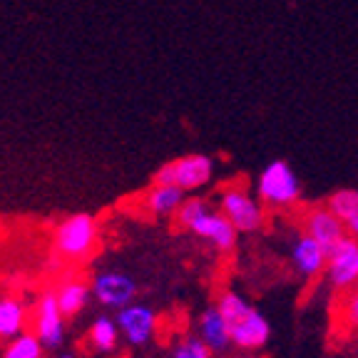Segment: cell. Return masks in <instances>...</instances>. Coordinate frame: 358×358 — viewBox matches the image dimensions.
<instances>
[{
    "mask_svg": "<svg viewBox=\"0 0 358 358\" xmlns=\"http://www.w3.org/2000/svg\"><path fill=\"white\" fill-rule=\"evenodd\" d=\"M336 329L346 331V334H356L358 331V286L343 294H336Z\"/></svg>",
    "mask_w": 358,
    "mask_h": 358,
    "instance_id": "obj_17",
    "label": "cell"
},
{
    "mask_svg": "<svg viewBox=\"0 0 358 358\" xmlns=\"http://www.w3.org/2000/svg\"><path fill=\"white\" fill-rule=\"evenodd\" d=\"M257 196L266 204V209L274 212L296 209L301 201V185L296 172L284 159L268 162L257 177Z\"/></svg>",
    "mask_w": 358,
    "mask_h": 358,
    "instance_id": "obj_2",
    "label": "cell"
},
{
    "mask_svg": "<svg viewBox=\"0 0 358 358\" xmlns=\"http://www.w3.org/2000/svg\"><path fill=\"white\" fill-rule=\"evenodd\" d=\"M97 241L95 217L80 212L62 219L55 229V252L67 259H85Z\"/></svg>",
    "mask_w": 358,
    "mask_h": 358,
    "instance_id": "obj_5",
    "label": "cell"
},
{
    "mask_svg": "<svg viewBox=\"0 0 358 358\" xmlns=\"http://www.w3.org/2000/svg\"><path fill=\"white\" fill-rule=\"evenodd\" d=\"M92 294H95V299L102 306L124 308L137 296V284L127 274L105 271V274H97L95 281H92Z\"/></svg>",
    "mask_w": 358,
    "mask_h": 358,
    "instance_id": "obj_9",
    "label": "cell"
},
{
    "mask_svg": "<svg viewBox=\"0 0 358 358\" xmlns=\"http://www.w3.org/2000/svg\"><path fill=\"white\" fill-rule=\"evenodd\" d=\"M204 209H209L207 199H201V196H187V199L182 201V207L177 209V214H174V222H177L179 229H189L192 224H194V219L199 217Z\"/></svg>",
    "mask_w": 358,
    "mask_h": 358,
    "instance_id": "obj_21",
    "label": "cell"
},
{
    "mask_svg": "<svg viewBox=\"0 0 358 358\" xmlns=\"http://www.w3.org/2000/svg\"><path fill=\"white\" fill-rule=\"evenodd\" d=\"M57 303H60V311L65 313V319L70 316H78L80 311L85 308L90 299V289L83 284V281H67L57 289Z\"/></svg>",
    "mask_w": 358,
    "mask_h": 358,
    "instance_id": "obj_18",
    "label": "cell"
},
{
    "mask_svg": "<svg viewBox=\"0 0 358 358\" xmlns=\"http://www.w3.org/2000/svg\"><path fill=\"white\" fill-rule=\"evenodd\" d=\"M60 358H75V356H60Z\"/></svg>",
    "mask_w": 358,
    "mask_h": 358,
    "instance_id": "obj_23",
    "label": "cell"
},
{
    "mask_svg": "<svg viewBox=\"0 0 358 358\" xmlns=\"http://www.w3.org/2000/svg\"><path fill=\"white\" fill-rule=\"evenodd\" d=\"M301 229L303 234L313 236V239L324 244L326 249H331L334 244L343 239L346 234V227H343L341 217L326 204H316V207H306L301 212Z\"/></svg>",
    "mask_w": 358,
    "mask_h": 358,
    "instance_id": "obj_7",
    "label": "cell"
},
{
    "mask_svg": "<svg viewBox=\"0 0 358 358\" xmlns=\"http://www.w3.org/2000/svg\"><path fill=\"white\" fill-rule=\"evenodd\" d=\"M217 306L229 324L231 346L236 351L257 353L266 346L271 338V324L249 299L241 296L239 291H224Z\"/></svg>",
    "mask_w": 358,
    "mask_h": 358,
    "instance_id": "obj_1",
    "label": "cell"
},
{
    "mask_svg": "<svg viewBox=\"0 0 358 358\" xmlns=\"http://www.w3.org/2000/svg\"><path fill=\"white\" fill-rule=\"evenodd\" d=\"M329 207L341 217L346 234L358 239V189H338L329 196Z\"/></svg>",
    "mask_w": 358,
    "mask_h": 358,
    "instance_id": "obj_15",
    "label": "cell"
},
{
    "mask_svg": "<svg viewBox=\"0 0 358 358\" xmlns=\"http://www.w3.org/2000/svg\"><path fill=\"white\" fill-rule=\"evenodd\" d=\"M185 199H187V192L179 189L177 185H157L155 182L152 189L145 194V199H142V207L152 217H174Z\"/></svg>",
    "mask_w": 358,
    "mask_h": 358,
    "instance_id": "obj_14",
    "label": "cell"
},
{
    "mask_svg": "<svg viewBox=\"0 0 358 358\" xmlns=\"http://www.w3.org/2000/svg\"><path fill=\"white\" fill-rule=\"evenodd\" d=\"M117 326L132 346H145L157 331V313L150 306L129 303L117 311Z\"/></svg>",
    "mask_w": 358,
    "mask_h": 358,
    "instance_id": "obj_10",
    "label": "cell"
},
{
    "mask_svg": "<svg viewBox=\"0 0 358 358\" xmlns=\"http://www.w3.org/2000/svg\"><path fill=\"white\" fill-rule=\"evenodd\" d=\"M196 334L214 353H227L231 348V334L229 324L224 319V313L219 306H212L207 311H201L199 321H196Z\"/></svg>",
    "mask_w": 358,
    "mask_h": 358,
    "instance_id": "obj_13",
    "label": "cell"
},
{
    "mask_svg": "<svg viewBox=\"0 0 358 358\" xmlns=\"http://www.w3.org/2000/svg\"><path fill=\"white\" fill-rule=\"evenodd\" d=\"M189 231L201 236V239H207L217 252H231L236 246V236H239L234 224L224 217L219 209H212V207L204 209V212L194 219Z\"/></svg>",
    "mask_w": 358,
    "mask_h": 358,
    "instance_id": "obj_8",
    "label": "cell"
},
{
    "mask_svg": "<svg viewBox=\"0 0 358 358\" xmlns=\"http://www.w3.org/2000/svg\"><path fill=\"white\" fill-rule=\"evenodd\" d=\"M324 279H326V284L331 286V291H336V294L356 289L358 286V239L343 236L338 244L331 246Z\"/></svg>",
    "mask_w": 358,
    "mask_h": 358,
    "instance_id": "obj_6",
    "label": "cell"
},
{
    "mask_svg": "<svg viewBox=\"0 0 358 358\" xmlns=\"http://www.w3.org/2000/svg\"><path fill=\"white\" fill-rule=\"evenodd\" d=\"M329 262V249L308 234H301L294 246H291V264L296 268V274L303 279H316L326 271Z\"/></svg>",
    "mask_w": 358,
    "mask_h": 358,
    "instance_id": "obj_12",
    "label": "cell"
},
{
    "mask_svg": "<svg viewBox=\"0 0 358 358\" xmlns=\"http://www.w3.org/2000/svg\"><path fill=\"white\" fill-rule=\"evenodd\" d=\"M28 313L17 299H0V341H13L22 334Z\"/></svg>",
    "mask_w": 358,
    "mask_h": 358,
    "instance_id": "obj_16",
    "label": "cell"
},
{
    "mask_svg": "<svg viewBox=\"0 0 358 358\" xmlns=\"http://www.w3.org/2000/svg\"><path fill=\"white\" fill-rule=\"evenodd\" d=\"M246 358H252V356H246Z\"/></svg>",
    "mask_w": 358,
    "mask_h": 358,
    "instance_id": "obj_24",
    "label": "cell"
},
{
    "mask_svg": "<svg viewBox=\"0 0 358 358\" xmlns=\"http://www.w3.org/2000/svg\"><path fill=\"white\" fill-rule=\"evenodd\" d=\"M217 209L236 227L239 234H254L266 224V204L244 185H227L219 192Z\"/></svg>",
    "mask_w": 358,
    "mask_h": 358,
    "instance_id": "obj_3",
    "label": "cell"
},
{
    "mask_svg": "<svg viewBox=\"0 0 358 358\" xmlns=\"http://www.w3.org/2000/svg\"><path fill=\"white\" fill-rule=\"evenodd\" d=\"M117 321L110 319H97L90 329V343L97 348V351H112L117 346Z\"/></svg>",
    "mask_w": 358,
    "mask_h": 358,
    "instance_id": "obj_20",
    "label": "cell"
},
{
    "mask_svg": "<svg viewBox=\"0 0 358 358\" xmlns=\"http://www.w3.org/2000/svg\"><path fill=\"white\" fill-rule=\"evenodd\" d=\"M214 177V159L207 155H185L155 172L157 185H177L187 194L204 189Z\"/></svg>",
    "mask_w": 358,
    "mask_h": 358,
    "instance_id": "obj_4",
    "label": "cell"
},
{
    "mask_svg": "<svg viewBox=\"0 0 358 358\" xmlns=\"http://www.w3.org/2000/svg\"><path fill=\"white\" fill-rule=\"evenodd\" d=\"M35 334L43 341V346L57 348L65 338V313L60 311L55 294H45L38 301L35 311Z\"/></svg>",
    "mask_w": 358,
    "mask_h": 358,
    "instance_id": "obj_11",
    "label": "cell"
},
{
    "mask_svg": "<svg viewBox=\"0 0 358 358\" xmlns=\"http://www.w3.org/2000/svg\"><path fill=\"white\" fill-rule=\"evenodd\" d=\"M3 358H43V341L38 334H20L8 343Z\"/></svg>",
    "mask_w": 358,
    "mask_h": 358,
    "instance_id": "obj_19",
    "label": "cell"
},
{
    "mask_svg": "<svg viewBox=\"0 0 358 358\" xmlns=\"http://www.w3.org/2000/svg\"><path fill=\"white\" fill-rule=\"evenodd\" d=\"M212 356H214V351L201 341L199 336H187V338H182V341L174 346L169 358H212Z\"/></svg>",
    "mask_w": 358,
    "mask_h": 358,
    "instance_id": "obj_22",
    "label": "cell"
}]
</instances>
